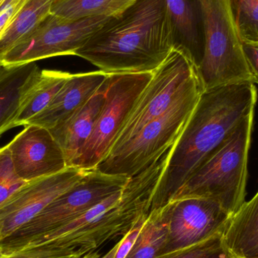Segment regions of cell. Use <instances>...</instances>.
I'll return each instance as SVG.
<instances>
[{
    "instance_id": "cell-1",
    "label": "cell",
    "mask_w": 258,
    "mask_h": 258,
    "mask_svg": "<svg viewBox=\"0 0 258 258\" xmlns=\"http://www.w3.org/2000/svg\"><path fill=\"white\" fill-rule=\"evenodd\" d=\"M254 83L244 82L205 90L187 124L170 149L152 209L168 204L177 191L242 120L254 113Z\"/></svg>"
},
{
    "instance_id": "cell-2",
    "label": "cell",
    "mask_w": 258,
    "mask_h": 258,
    "mask_svg": "<svg viewBox=\"0 0 258 258\" xmlns=\"http://www.w3.org/2000/svg\"><path fill=\"white\" fill-rule=\"evenodd\" d=\"M173 48L165 0H135L103 24L75 55L107 74L153 72Z\"/></svg>"
},
{
    "instance_id": "cell-3",
    "label": "cell",
    "mask_w": 258,
    "mask_h": 258,
    "mask_svg": "<svg viewBox=\"0 0 258 258\" xmlns=\"http://www.w3.org/2000/svg\"><path fill=\"white\" fill-rule=\"evenodd\" d=\"M168 151L148 168L130 177L122 189L71 222L30 241L22 249L51 246L92 252L110 241L122 239L150 212Z\"/></svg>"
},
{
    "instance_id": "cell-4",
    "label": "cell",
    "mask_w": 258,
    "mask_h": 258,
    "mask_svg": "<svg viewBox=\"0 0 258 258\" xmlns=\"http://www.w3.org/2000/svg\"><path fill=\"white\" fill-rule=\"evenodd\" d=\"M253 122L251 113L217 147L171 201L190 197L210 199L233 217L245 203Z\"/></svg>"
},
{
    "instance_id": "cell-5",
    "label": "cell",
    "mask_w": 258,
    "mask_h": 258,
    "mask_svg": "<svg viewBox=\"0 0 258 258\" xmlns=\"http://www.w3.org/2000/svg\"><path fill=\"white\" fill-rule=\"evenodd\" d=\"M203 92V83L199 82L165 113L111 149L97 169L104 174L132 177L148 168L175 144Z\"/></svg>"
},
{
    "instance_id": "cell-6",
    "label": "cell",
    "mask_w": 258,
    "mask_h": 258,
    "mask_svg": "<svg viewBox=\"0 0 258 258\" xmlns=\"http://www.w3.org/2000/svg\"><path fill=\"white\" fill-rule=\"evenodd\" d=\"M200 2L206 47L203 61L197 70L204 91L244 82L254 83L232 16L230 0Z\"/></svg>"
},
{
    "instance_id": "cell-7",
    "label": "cell",
    "mask_w": 258,
    "mask_h": 258,
    "mask_svg": "<svg viewBox=\"0 0 258 258\" xmlns=\"http://www.w3.org/2000/svg\"><path fill=\"white\" fill-rule=\"evenodd\" d=\"M130 177L88 170L70 190L56 199L37 216L0 242L2 252L22 249L38 236L53 231L80 217L95 205L122 189Z\"/></svg>"
},
{
    "instance_id": "cell-8",
    "label": "cell",
    "mask_w": 258,
    "mask_h": 258,
    "mask_svg": "<svg viewBox=\"0 0 258 258\" xmlns=\"http://www.w3.org/2000/svg\"><path fill=\"white\" fill-rule=\"evenodd\" d=\"M200 81L198 70L190 59L180 48H173L153 71L111 149L119 147L165 113Z\"/></svg>"
},
{
    "instance_id": "cell-9",
    "label": "cell",
    "mask_w": 258,
    "mask_h": 258,
    "mask_svg": "<svg viewBox=\"0 0 258 258\" xmlns=\"http://www.w3.org/2000/svg\"><path fill=\"white\" fill-rule=\"evenodd\" d=\"M153 72L109 75L105 102L95 128L73 166L97 168L107 156Z\"/></svg>"
},
{
    "instance_id": "cell-10",
    "label": "cell",
    "mask_w": 258,
    "mask_h": 258,
    "mask_svg": "<svg viewBox=\"0 0 258 258\" xmlns=\"http://www.w3.org/2000/svg\"><path fill=\"white\" fill-rule=\"evenodd\" d=\"M112 16L101 15L68 21L50 13L2 58L0 66L25 64L57 56L75 55L76 51Z\"/></svg>"
},
{
    "instance_id": "cell-11",
    "label": "cell",
    "mask_w": 258,
    "mask_h": 258,
    "mask_svg": "<svg viewBox=\"0 0 258 258\" xmlns=\"http://www.w3.org/2000/svg\"><path fill=\"white\" fill-rule=\"evenodd\" d=\"M165 206L168 211V237L159 256L192 246L225 231L232 218L210 199H180Z\"/></svg>"
},
{
    "instance_id": "cell-12",
    "label": "cell",
    "mask_w": 258,
    "mask_h": 258,
    "mask_svg": "<svg viewBox=\"0 0 258 258\" xmlns=\"http://www.w3.org/2000/svg\"><path fill=\"white\" fill-rule=\"evenodd\" d=\"M87 171L68 167L57 174L27 182L0 205V242L75 186Z\"/></svg>"
},
{
    "instance_id": "cell-13",
    "label": "cell",
    "mask_w": 258,
    "mask_h": 258,
    "mask_svg": "<svg viewBox=\"0 0 258 258\" xmlns=\"http://www.w3.org/2000/svg\"><path fill=\"white\" fill-rule=\"evenodd\" d=\"M14 168L25 182L57 174L68 168L61 147L48 129L27 125L7 144Z\"/></svg>"
},
{
    "instance_id": "cell-14",
    "label": "cell",
    "mask_w": 258,
    "mask_h": 258,
    "mask_svg": "<svg viewBox=\"0 0 258 258\" xmlns=\"http://www.w3.org/2000/svg\"><path fill=\"white\" fill-rule=\"evenodd\" d=\"M108 77L109 74L101 71L71 74L49 105L25 125L54 128L83 107Z\"/></svg>"
},
{
    "instance_id": "cell-15",
    "label": "cell",
    "mask_w": 258,
    "mask_h": 258,
    "mask_svg": "<svg viewBox=\"0 0 258 258\" xmlns=\"http://www.w3.org/2000/svg\"><path fill=\"white\" fill-rule=\"evenodd\" d=\"M174 48H180L198 69L206 47L204 19L200 0H165Z\"/></svg>"
},
{
    "instance_id": "cell-16",
    "label": "cell",
    "mask_w": 258,
    "mask_h": 258,
    "mask_svg": "<svg viewBox=\"0 0 258 258\" xmlns=\"http://www.w3.org/2000/svg\"><path fill=\"white\" fill-rule=\"evenodd\" d=\"M108 79L109 77L83 107L49 130L63 150L68 167L73 166L92 135L105 102Z\"/></svg>"
},
{
    "instance_id": "cell-17",
    "label": "cell",
    "mask_w": 258,
    "mask_h": 258,
    "mask_svg": "<svg viewBox=\"0 0 258 258\" xmlns=\"http://www.w3.org/2000/svg\"><path fill=\"white\" fill-rule=\"evenodd\" d=\"M39 72L35 62L0 66V137L12 129L23 95Z\"/></svg>"
},
{
    "instance_id": "cell-18",
    "label": "cell",
    "mask_w": 258,
    "mask_h": 258,
    "mask_svg": "<svg viewBox=\"0 0 258 258\" xmlns=\"http://www.w3.org/2000/svg\"><path fill=\"white\" fill-rule=\"evenodd\" d=\"M224 236L233 255L239 258L258 257V191L232 217Z\"/></svg>"
},
{
    "instance_id": "cell-19",
    "label": "cell",
    "mask_w": 258,
    "mask_h": 258,
    "mask_svg": "<svg viewBox=\"0 0 258 258\" xmlns=\"http://www.w3.org/2000/svg\"><path fill=\"white\" fill-rule=\"evenodd\" d=\"M71 73L42 70L23 95L12 128L25 125L27 121L45 110L61 89Z\"/></svg>"
},
{
    "instance_id": "cell-20",
    "label": "cell",
    "mask_w": 258,
    "mask_h": 258,
    "mask_svg": "<svg viewBox=\"0 0 258 258\" xmlns=\"http://www.w3.org/2000/svg\"><path fill=\"white\" fill-rule=\"evenodd\" d=\"M52 3L53 0H23L0 38V60L51 13Z\"/></svg>"
},
{
    "instance_id": "cell-21",
    "label": "cell",
    "mask_w": 258,
    "mask_h": 258,
    "mask_svg": "<svg viewBox=\"0 0 258 258\" xmlns=\"http://www.w3.org/2000/svg\"><path fill=\"white\" fill-rule=\"evenodd\" d=\"M167 206L150 210L130 252L125 258H156L160 254L168 237Z\"/></svg>"
},
{
    "instance_id": "cell-22",
    "label": "cell",
    "mask_w": 258,
    "mask_h": 258,
    "mask_svg": "<svg viewBox=\"0 0 258 258\" xmlns=\"http://www.w3.org/2000/svg\"><path fill=\"white\" fill-rule=\"evenodd\" d=\"M135 0H53L51 14L68 21L114 15Z\"/></svg>"
},
{
    "instance_id": "cell-23",
    "label": "cell",
    "mask_w": 258,
    "mask_h": 258,
    "mask_svg": "<svg viewBox=\"0 0 258 258\" xmlns=\"http://www.w3.org/2000/svg\"><path fill=\"white\" fill-rule=\"evenodd\" d=\"M230 6L242 42H258V0H230Z\"/></svg>"
},
{
    "instance_id": "cell-24",
    "label": "cell",
    "mask_w": 258,
    "mask_h": 258,
    "mask_svg": "<svg viewBox=\"0 0 258 258\" xmlns=\"http://www.w3.org/2000/svg\"><path fill=\"white\" fill-rule=\"evenodd\" d=\"M224 232L183 249L156 258H231L233 254L225 242Z\"/></svg>"
},
{
    "instance_id": "cell-25",
    "label": "cell",
    "mask_w": 258,
    "mask_h": 258,
    "mask_svg": "<svg viewBox=\"0 0 258 258\" xmlns=\"http://www.w3.org/2000/svg\"><path fill=\"white\" fill-rule=\"evenodd\" d=\"M26 183L15 171L8 145L0 148V205Z\"/></svg>"
},
{
    "instance_id": "cell-26",
    "label": "cell",
    "mask_w": 258,
    "mask_h": 258,
    "mask_svg": "<svg viewBox=\"0 0 258 258\" xmlns=\"http://www.w3.org/2000/svg\"><path fill=\"white\" fill-rule=\"evenodd\" d=\"M95 252L51 246H36L12 252L0 251V258H90Z\"/></svg>"
},
{
    "instance_id": "cell-27",
    "label": "cell",
    "mask_w": 258,
    "mask_h": 258,
    "mask_svg": "<svg viewBox=\"0 0 258 258\" xmlns=\"http://www.w3.org/2000/svg\"><path fill=\"white\" fill-rule=\"evenodd\" d=\"M150 213V212H149ZM149 213L145 216L143 217L132 229L130 231L125 235V236L119 239V247H118L117 251H116V255L114 258H125L130 252L132 246H133L135 242H136L141 230H142L144 226L145 225L146 221H147V217Z\"/></svg>"
},
{
    "instance_id": "cell-28",
    "label": "cell",
    "mask_w": 258,
    "mask_h": 258,
    "mask_svg": "<svg viewBox=\"0 0 258 258\" xmlns=\"http://www.w3.org/2000/svg\"><path fill=\"white\" fill-rule=\"evenodd\" d=\"M242 48L248 61L250 71L254 78V84H258V42H242Z\"/></svg>"
},
{
    "instance_id": "cell-29",
    "label": "cell",
    "mask_w": 258,
    "mask_h": 258,
    "mask_svg": "<svg viewBox=\"0 0 258 258\" xmlns=\"http://www.w3.org/2000/svg\"><path fill=\"white\" fill-rule=\"evenodd\" d=\"M22 2L23 0H21L19 3L12 5L3 12H0V38L4 34L5 31L10 24L12 18L19 9Z\"/></svg>"
},
{
    "instance_id": "cell-30",
    "label": "cell",
    "mask_w": 258,
    "mask_h": 258,
    "mask_svg": "<svg viewBox=\"0 0 258 258\" xmlns=\"http://www.w3.org/2000/svg\"><path fill=\"white\" fill-rule=\"evenodd\" d=\"M119 240H118V242H116V245L108 251V252L106 253L104 255H101L98 253L95 257L93 258H114L115 255H116V251H117L118 247H119Z\"/></svg>"
},
{
    "instance_id": "cell-31",
    "label": "cell",
    "mask_w": 258,
    "mask_h": 258,
    "mask_svg": "<svg viewBox=\"0 0 258 258\" xmlns=\"http://www.w3.org/2000/svg\"><path fill=\"white\" fill-rule=\"evenodd\" d=\"M3 1H4V0H0V6L3 4Z\"/></svg>"
},
{
    "instance_id": "cell-32",
    "label": "cell",
    "mask_w": 258,
    "mask_h": 258,
    "mask_svg": "<svg viewBox=\"0 0 258 258\" xmlns=\"http://www.w3.org/2000/svg\"><path fill=\"white\" fill-rule=\"evenodd\" d=\"M231 258H239V257H236V256H233V257H231Z\"/></svg>"
},
{
    "instance_id": "cell-33",
    "label": "cell",
    "mask_w": 258,
    "mask_h": 258,
    "mask_svg": "<svg viewBox=\"0 0 258 258\" xmlns=\"http://www.w3.org/2000/svg\"><path fill=\"white\" fill-rule=\"evenodd\" d=\"M254 258H258V257H254Z\"/></svg>"
}]
</instances>
